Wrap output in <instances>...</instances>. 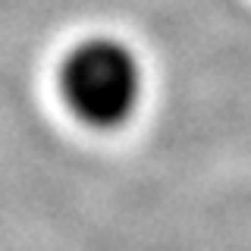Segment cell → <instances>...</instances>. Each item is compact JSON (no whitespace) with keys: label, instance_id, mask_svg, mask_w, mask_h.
I'll list each match as a JSON object with an SVG mask.
<instances>
[{"label":"cell","instance_id":"1","mask_svg":"<svg viewBox=\"0 0 251 251\" xmlns=\"http://www.w3.org/2000/svg\"><path fill=\"white\" fill-rule=\"evenodd\" d=\"M60 88L78 120L94 129H113L135 113L145 75L132 47L113 38H88L63 60Z\"/></svg>","mask_w":251,"mask_h":251}]
</instances>
